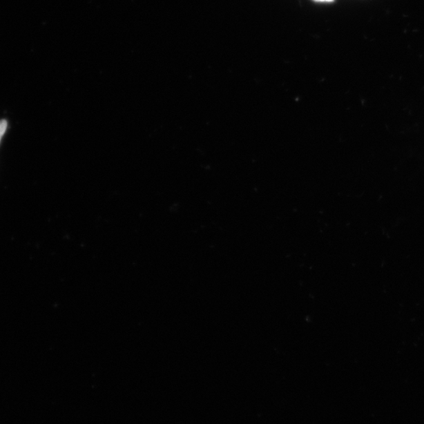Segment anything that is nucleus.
<instances>
[{
  "instance_id": "1",
  "label": "nucleus",
  "mask_w": 424,
  "mask_h": 424,
  "mask_svg": "<svg viewBox=\"0 0 424 424\" xmlns=\"http://www.w3.org/2000/svg\"><path fill=\"white\" fill-rule=\"evenodd\" d=\"M8 128V122L5 119L0 120V141H1L2 137L5 134L6 130Z\"/></svg>"
},
{
  "instance_id": "2",
  "label": "nucleus",
  "mask_w": 424,
  "mask_h": 424,
  "mask_svg": "<svg viewBox=\"0 0 424 424\" xmlns=\"http://www.w3.org/2000/svg\"><path fill=\"white\" fill-rule=\"evenodd\" d=\"M319 1H331V0H319Z\"/></svg>"
}]
</instances>
